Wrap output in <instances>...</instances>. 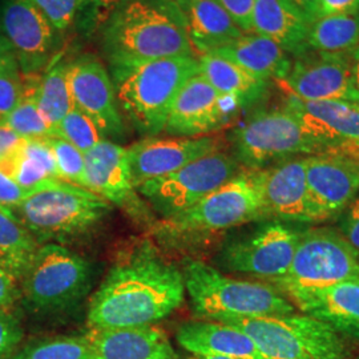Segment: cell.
Returning <instances> with one entry per match:
<instances>
[{"mask_svg":"<svg viewBox=\"0 0 359 359\" xmlns=\"http://www.w3.org/2000/svg\"><path fill=\"white\" fill-rule=\"evenodd\" d=\"M182 271L149 246L120 258L108 271L88 309L90 329L154 325L184 304Z\"/></svg>","mask_w":359,"mask_h":359,"instance_id":"cell-1","label":"cell"},{"mask_svg":"<svg viewBox=\"0 0 359 359\" xmlns=\"http://www.w3.org/2000/svg\"><path fill=\"white\" fill-rule=\"evenodd\" d=\"M103 50L114 74L158 59L197 56L175 0L123 1L104 26Z\"/></svg>","mask_w":359,"mask_h":359,"instance_id":"cell-2","label":"cell"},{"mask_svg":"<svg viewBox=\"0 0 359 359\" xmlns=\"http://www.w3.org/2000/svg\"><path fill=\"white\" fill-rule=\"evenodd\" d=\"M198 74L197 56H175L115 72L117 103L137 130L152 137L164 132L181 88Z\"/></svg>","mask_w":359,"mask_h":359,"instance_id":"cell-3","label":"cell"},{"mask_svg":"<svg viewBox=\"0 0 359 359\" xmlns=\"http://www.w3.org/2000/svg\"><path fill=\"white\" fill-rule=\"evenodd\" d=\"M196 317L208 321L294 313L293 304L268 283L234 280L203 261L187 259L181 269Z\"/></svg>","mask_w":359,"mask_h":359,"instance_id":"cell-4","label":"cell"},{"mask_svg":"<svg viewBox=\"0 0 359 359\" xmlns=\"http://www.w3.org/2000/svg\"><path fill=\"white\" fill-rule=\"evenodd\" d=\"M111 210L103 197L62 180L31 191L13 215L36 240H65L97 225Z\"/></svg>","mask_w":359,"mask_h":359,"instance_id":"cell-5","label":"cell"},{"mask_svg":"<svg viewBox=\"0 0 359 359\" xmlns=\"http://www.w3.org/2000/svg\"><path fill=\"white\" fill-rule=\"evenodd\" d=\"M225 323L248 334L268 359H348L341 334L308 314L233 318Z\"/></svg>","mask_w":359,"mask_h":359,"instance_id":"cell-6","label":"cell"},{"mask_svg":"<svg viewBox=\"0 0 359 359\" xmlns=\"http://www.w3.org/2000/svg\"><path fill=\"white\" fill-rule=\"evenodd\" d=\"M20 281L26 306L36 313H62L88 295L93 266L63 245L46 244L39 246Z\"/></svg>","mask_w":359,"mask_h":359,"instance_id":"cell-7","label":"cell"},{"mask_svg":"<svg viewBox=\"0 0 359 359\" xmlns=\"http://www.w3.org/2000/svg\"><path fill=\"white\" fill-rule=\"evenodd\" d=\"M234 158L249 170L327 151L285 107L258 111L231 133Z\"/></svg>","mask_w":359,"mask_h":359,"instance_id":"cell-8","label":"cell"},{"mask_svg":"<svg viewBox=\"0 0 359 359\" xmlns=\"http://www.w3.org/2000/svg\"><path fill=\"white\" fill-rule=\"evenodd\" d=\"M266 217L259 170H241L192 208L164 221L169 234L189 237L226 231Z\"/></svg>","mask_w":359,"mask_h":359,"instance_id":"cell-9","label":"cell"},{"mask_svg":"<svg viewBox=\"0 0 359 359\" xmlns=\"http://www.w3.org/2000/svg\"><path fill=\"white\" fill-rule=\"evenodd\" d=\"M354 280H359L355 250L339 231L313 228L302 231L290 268L273 283L290 294Z\"/></svg>","mask_w":359,"mask_h":359,"instance_id":"cell-10","label":"cell"},{"mask_svg":"<svg viewBox=\"0 0 359 359\" xmlns=\"http://www.w3.org/2000/svg\"><path fill=\"white\" fill-rule=\"evenodd\" d=\"M241 170L243 167L234 156L217 151L194 160L168 176L149 180L136 189L168 219L192 208Z\"/></svg>","mask_w":359,"mask_h":359,"instance_id":"cell-11","label":"cell"},{"mask_svg":"<svg viewBox=\"0 0 359 359\" xmlns=\"http://www.w3.org/2000/svg\"><path fill=\"white\" fill-rule=\"evenodd\" d=\"M301 234L281 221H270L228 245L222 252V264L231 271L273 283L287 273Z\"/></svg>","mask_w":359,"mask_h":359,"instance_id":"cell-12","label":"cell"},{"mask_svg":"<svg viewBox=\"0 0 359 359\" xmlns=\"http://www.w3.org/2000/svg\"><path fill=\"white\" fill-rule=\"evenodd\" d=\"M276 83L285 95L301 100L359 104L347 53L309 50L294 57L287 76Z\"/></svg>","mask_w":359,"mask_h":359,"instance_id":"cell-13","label":"cell"},{"mask_svg":"<svg viewBox=\"0 0 359 359\" xmlns=\"http://www.w3.org/2000/svg\"><path fill=\"white\" fill-rule=\"evenodd\" d=\"M0 32L10 41L23 75H38L51 65L59 48L60 31L29 0L3 3Z\"/></svg>","mask_w":359,"mask_h":359,"instance_id":"cell-14","label":"cell"},{"mask_svg":"<svg viewBox=\"0 0 359 359\" xmlns=\"http://www.w3.org/2000/svg\"><path fill=\"white\" fill-rule=\"evenodd\" d=\"M241 108L236 99L221 95L197 74L176 96L164 132L176 137L206 136L228 124Z\"/></svg>","mask_w":359,"mask_h":359,"instance_id":"cell-15","label":"cell"},{"mask_svg":"<svg viewBox=\"0 0 359 359\" xmlns=\"http://www.w3.org/2000/svg\"><path fill=\"white\" fill-rule=\"evenodd\" d=\"M306 182L322 217L341 215L359 194V151L327 149L306 156Z\"/></svg>","mask_w":359,"mask_h":359,"instance_id":"cell-16","label":"cell"},{"mask_svg":"<svg viewBox=\"0 0 359 359\" xmlns=\"http://www.w3.org/2000/svg\"><path fill=\"white\" fill-rule=\"evenodd\" d=\"M74 107L88 116L104 136H121L124 123L115 84L103 63L92 55L80 56L68 67Z\"/></svg>","mask_w":359,"mask_h":359,"instance_id":"cell-17","label":"cell"},{"mask_svg":"<svg viewBox=\"0 0 359 359\" xmlns=\"http://www.w3.org/2000/svg\"><path fill=\"white\" fill-rule=\"evenodd\" d=\"M266 217L295 222L325 221L313 204L306 182V156L280 161L259 170Z\"/></svg>","mask_w":359,"mask_h":359,"instance_id":"cell-18","label":"cell"},{"mask_svg":"<svg viewBox=\"0 0 359 359\" xmlns=\"http://www.w3.org/2000/svg\"><path fill=\"white\" fill-rule=\"evenodd\" d=\"M222 139L213 135L198 137H148L128 148L129 167L135 188L149 180L168 176L194 160L222 151Z\"/></svg>","mask_w":359,"mask_h":359,"instance_id":"cell-19","label":"cell"},{"mask_svg":"<svg viewBox=\"0 0 359 359\" xmlns=\"http://www.w3.org/2000/svg\"><path fill=\"white\" fill-rule=\"evenodd\" d=\"M283 105L325 149L359 151V104L306 102L286 95Z\"/></svg>","mask_w":359,"mask_h":359,"instance_id":"cell-20","label":"cell"},{"mask_svg":"<svg viewBox=\"0 0 359 359\" xmlns=\"http://www.w3.org/2000/svg\"><path fill=\"white\" fill-rule=\"evenodd\" d=\"M84 188L109 204L139 208L129 167L128 148L102 140L84 154Z\"/></svg>","mask_w":359,"mask_h":359,"instance_id":"cell-21","label":"cell"},{"mask_svg":"<svg viewBox=\"0 0 359 359\" xmlns=\"http://www.w3.org/2000/svg\"><path fill=\"white\" fill-rule=\"evenodd\" d=\"M304 314L359 341V280L287 294Z\"/></svg>","mask_w":359,"mask_h":359,"instance_id":"cell-22","label":"cell"},{"mask_svg":"<svg viewBox=\"0 0 359 359\" xmlns=\"http://www.w3.org/2000/svg\"><path fill=\"white\" fill-rule=\"evenodd\" d=\"M84 335L93 359H177L167 334L154 325L90 329Z\"/></svg>","mask_w":359,"mask_h":359,"instance_id":"cell-23","label":"cell"},{"mask_svg":"<svg viewBox=\"0 0 359 359\" xmlns=\"http://www.w3.org/2000/svg\"><path fill=\"white\" fill-rule=\"evenodd\" d=\"M180 346L192 355L231 359H268L240 329L219 321H192L177 330Z\"/></svg>","mask_w":359,"mask_h":359,"instance_id":"cell-24","label":"cell"},{"mask_svg":"<svg viewBox=\"0 0 359 359\" xmlns=\"http://www.w3.org/2000/svg\"><path fill=\"white\" fill-rule=\"evenodd\" d=\"M310 19L289 0H256L252 32L276 41L290 56L309 51Z\"/></svg>","mask_w":359,"mask_h":359,"instance_id":"cell-25","label":"cell"},{"mask_svg":"<svg viewBox=\"0 0 359 359\" xmlns=\"http://www.w3.org/2000/svg\"><path fill=\"white\" fill-rule=\"evenodd\" d=\"M197 56L216 51L244 32L217 0H175Z\"/></svg>","mask_w":359,"mask_h":359,"instance_id":"cell-26","label":"cell"},{"mask_svg":"<svg viewBox=\"0 0 359 359\" xmlns=\"http://www.w3.org/2000/svg\"><path fill=\"white\" fill-rule=\"evenodd\" d=\"M209 53L226 59L253 76L266 81L283 80L293 65L292 56L276 41L253 32L243 34L229 44Z\"/></svg>","mask_w":359,"mask_h":359,"instance_id":"cell-27","label":"cell"},{"mask_svg":"<svg viewBox=\"0 0 359 359\" xmlns=\"http://www.w3.org/2000/svg\"><path fill=\"white\" fill-rule=\"evenodd\" d=\"M198 75L221 95L236 99L243 107L261 99L269 86V81L253 76L241 67L215 53L198 56Z\"/></svg>","mask_w":359,"mask_h":359,"instance_id":"cell-28","label":"cell"},{"mask_svg":"<svg viewBox=\"0 0 359 359\" xmlns=\"http://www.w3.org/2000/svg\"><path fill=\"white\" fill-rule=\"evenodd\" d=\"M68 62H57L55 57L44 74L35 80L34 97L40 114L51 128L52 136L65 115L75 108L68 84Z\"/></svg>","mask_w":359,"mask_h":359,"instance_id":"cell-29","label":"cell"},{"mask_svg":"<svg viewBox=\"0 0 359 359\" xmlns=\"http://www.w3.org/2000/svg\"><path fill=\"white\" fill-rule=\"evenodd\" d=\"M27 194L40 185L59 180L50 145L44 140H25L13 157L1 164Z\"/></svg>","mask_w":359,"mask_h":359,"instance_id":"cell-30","label":"cell"},{"mask_svg":"<svg viewBox=\"0 0 359 359\" xmlns=\"http://www.w3.org/2000/svg\"><path fill=\"white\" fill-rule=\"evenodd\" d=\"M38 249V240L22 221L0 208V265L22 280Z\"/></svg>","mask_w":359,"mask_h":359,"instance_id":"cell-31","label":"cell"},{"mask_svg":"<svg viewBox=\"0 0 359 359\" xmlns=\"http://www.w3.org/2000/svg\"><path fill=\"white\" fill-rule=\"evenodd\" d=\"M359 46V11L323 16L310 23L309 50L347 53Z\"/></svg>","mask_w":359,"mask_h":359,"instance_id":"cell-32","label":"cell"},{"mask_svg":"<svg viewBox=\"0 0 359 359\" xmlns=\"http://www.w3.org/2000/svg\"><path fill=\"white\" fill-rule=\"evenodd\" d=\"M38 75H23L25 93L18 107L4 120V126L25 140H44L51 137L52 130L40 114L34 97V87Z\"/></svg>","mask_w":359,"mask_h":359,"instance_id":"cell-33","label":"cell"},{"mask_svg":"<svg viewBox=\"0 0 359 359\" xmlns=\"http://www.w3.org/2000/svg\"><path fill=\"white\" fill-rule=\"evenodd\" d=\"M10 359H93V355L86 335H56L28 342Z\"/></svg>","mask_w":359,"mask_h":359,"instance_id":"cell-34","label":"cell"},{"mask_svg":"<svg viewBox=\"0 0 359 359\" xmlns=\"http://www.w3.org/2000/svg\"><path fill=\"white\" fill-rule=\"evenodd\" d=\"M56 137L72 144L80 152L87 154L97 142L103 140V135L88 116L76 108L69 111L55 129Z\"/></svg>","mask_w":359,"mask_h":359,"instance_id":"cell-35","label":"cell"},{"mask_svg":"<svg viewBox=\"0 0 359 359\" xmlns=\"http://www.w3.org/2000/svg\"><path fill=\"white\" fill-rule=\"evenodd\" d=\"M46 142L51 148L59 180L83 187L86 165L84 154L80 152L72 144L56 136L47 137Z\"/></svg>","mask_w":359,"mask_h":359,"instance_id":"cell-36","label":"cell"},{"mask_svg":"<svg viewBox=\"0 0 359 359\" xmlns=\"http://www.w3.org/2000/svg\"><path fill=\"white\" fill-rule=\"evenodd\" d=\"M25 93V79L18 62L0 65V124L11 115Z\"/></svg>","mask_w":359,"mask_h":359,"instance_id":"cell-37","label":"cell"},{"mask_svg":"<svg viewBox=\"0 0 359 359\" xmlns=\"http://www.w3.org/2000/svg\"><path fill=\"white\" fill-rule=\"evenodd\" d=\"M50 20L57 31L65 32L76 20L87 0H29Z\"/></svg>","mask_w":359,"mask_h":359,"instance_id":"cell-38","label":"cell"},{"mask_svg":"<svg viewBox=\"0 0 359 359\" xmlns=\"http://www.w3.org/2000/svg\"><path fill=\"white\" fill-rule=\"evenodd\" d=\"M23 329L18 318L0 309V359H10L23 341Z\"/></svg>","mask_w":359,"mask_h":359,"instance_id":"cell-39","label":"cell"},{"mask_svg":"<svg viewBox=\"0 0 359 359\" xmlns=\"http://www.w3.org/2000/svg\"><path fill=\"white\" fill-rule=\"evenodd\" d=\"M26 196V191L15 181L7 168L0 164V208L13 213Z\"/></svg>","mask_w":359,"mask_h":359,"instance_id":"cell-40","label":"cell"},{"mask_svg":"<svg viewBox=\"0 0 359 359\" xmlns=\"http://www.w3.org/2000/svg\"><path fill=\"white\" fill-rule=\"evenodd\" d=\"M339 233L359 256V196L339 215Z\"/></svg>","mask_w":359,"mask_h":359,"instance_id":"cell-41","label":"cell"},{"mask_svg":"<svg viewBox=\"0 0 359 359\" xmlns=\"http://www.w3.org/2000/svg\"><path fill=\"white\" fill-rule=\"evenodd\" d=\"M222 8L229 13L233 22L244 32H252V16L256 0H217Z\"/></svg>","mask_w":359,"mask_h":359,"instance_id":"cell-42","label":"cell"},{"mask_svg":"<svg viewBox=\"0 0 359 359\" xmlns=\"http://www.w3.org/2000/svg\"><path fill=\"white\" fill-rule=\"evenodd\" d=\"M18 281L19 280L11 271L0 265V309L7 310L11 308L15 301L20 297Z\"/></svg>","mask_w":359,"mask_h":359,"instance_id":"cell-43","label":"cell"},{"mask_svg":"<svg viewBox=\"0 0 359 359\" xmlns=\"http://www.w3.org/2000/svg\"><path fill=\"white\" fill-rule=\"evenodd\" d=\"M359 0H318L316 19L338 13H358ZM314 19V20H316Z\"/></svg>","mask_w":359,"mask_h":359,"instance_id":"cell-44","label":"cell"},{"mask_svg":"<svg viewBox=\"0 0 359 359\" xmlns=\"http://www.w3.org/2000/svg\"><path fill=\"white\" fill-rule=\"evenodd\" d=\"M25 139L19 137L13 130L0 124V164L7 163L18 152Z\"/></svg>","mask_w":359,"mask_h":359,"instance_id":"cell-45","label":"cell"},{"mask_svg":"<svg viewBox=\"0 0 359 359\" xmlns=\"http://www.w3.org/2000/svg\"><path fill=\"white\" fill-rule=\"evenodd\" d=\"M348 62H350V71H351V81L353 87L357 90L359 96V46L353 51L347 52Z\"/></svg>","mask_w":359,"mask_h":359,"instance_id":"cell-46","label":"cell"},{"mask_svg":"<svg viewBox=\"0 0 359 359\" xmlns=\"http://www.w3.org/2000/svg\"><path fill=\"white\" fill-rule=\"evenodd\" d=\"M15 60L16 57L10 41L0 32V65H7Z\"/></svg>","mask_w":359,"mask_h":359,"instance_id":"cell-47","label":"cell"},{"mask_svg":"<svg viewBox=\"0 0 359 359\" xmlns=\"http://www.w3.org/2000/svg\"><path fill=\"white\" fill-rule=\"evenodd\" d=\"M293 3L297 8H299L302 13H305L313 22L316 19V8H317V1L318 0H289Z\"/></svg>","mask_w":359,"mask_h":359,"instance_id":"cell-48","label":"cell"},{"mask_svg":"<svg viewBox=\"0 0 359 359\" xmlns=\"http://www.w3.org/2000/svg\"><path fill=\"white\" fill-rule=\"evenodd\" d=\"M87 1L99 11H107L111 13L116 7H118L126 0H87Z\"/></svg>","mask_w":359,"mask_h":359,"instance_id":"cell-49","label":"cell"},{"mask_svg":"<svg viewBox=\"0 0 359 359\" xmlns=\"http://www.w3.org/2000/svg\"><path fill=\"white\" fill-rule=\"evenodd\" d=\"M185 359H231V358H224V357H198V355H192V357H188Z\"/></svg>","mask_w":359,"mask_h":359,"instance_id":"cell-50","label":"cell"}]
</instances>
